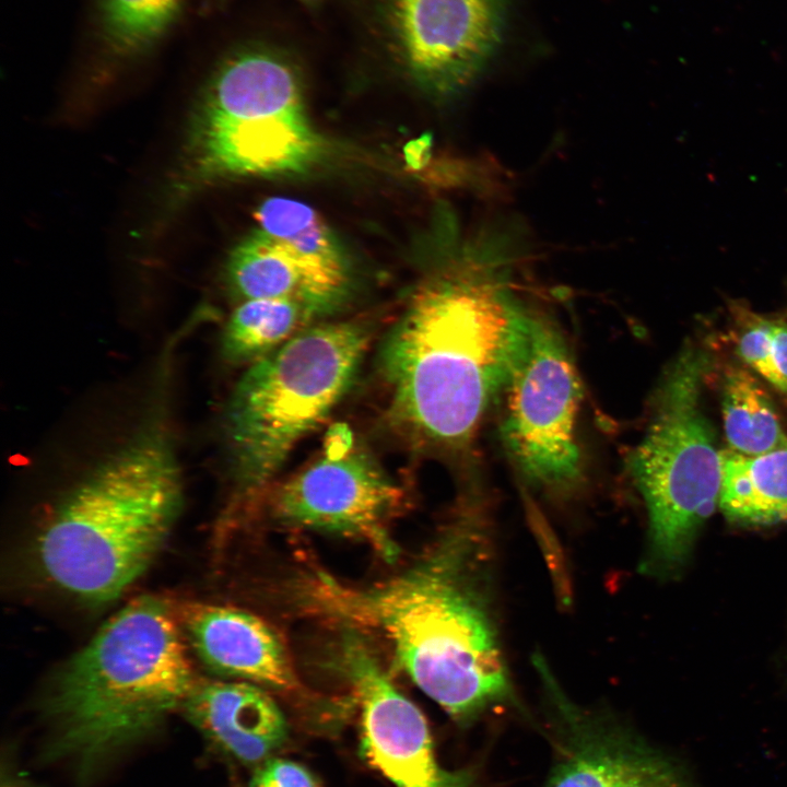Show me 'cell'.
Masks as SVG:
<instances>
[{
  "label": "cell",
  "mask_w": 787,
  "mask_h": 787,
  "mask_svg": "<svg viewBox=\"0 0 787 787\" xmlns=\"http://www.w3.org/2000/svg\"><path fill=\"white\" fill-rule=\"evenodd\" d=\"M317 611L375 630L412 682L456 723L515 702L503 653L494 543L482 496L471 493L424 560L384 583L349 587L318 572Z\"/></svg>",
  "instance_id": "6da1fadb"
},
{
  "label": "cell",
  "mask_w": 787,
  "mask_h": 787,
  "mask_svg": "<svg viewBox=\"0 0 787 787\" xmlns=\"http://www.w3.org/2000/svg\"><path fill=\"white\" fill-rule=\"evenodd\" d=\"M502 263L481 248L426 281L383 341L378 366L390 414L427 446L470 444L524 343L530 314Z\"/></svg>",
  "instance_id": "7a4b0ae2"
},
{
  "label": "cell",
  "mask_w": 787,
  "mask_h": 787,
  "mask_svg": "<svg viewBox=\"0 0 787 787\" xmlns=\"http://www.w3.org/2000/svg\"><path fill=\"white\" fill-rule=\"evenodd\" d=\"M185 637L163 597H137L111 616L48 696V759L91 778L181 710L200 681Z\"/></svg>",
  "instance_id": "3957f363"
},
{
  "label": "cell",
  "mask_w": 787,
  "mask_h": 787,
  "mask_svg": "<svg viewBox=\"0 0 787 787\" xmlns=\"http://www.w3.org/2000/svg\"><path fill=\"white\" fill-rule=\"evenodd\" d=\"M183 475L157 421L101 461L36 540L45 577L87 602L116 599L155 559L181 509Z\"/></svg>",
  "instance_id": "277c9868"
},
{
  "label": "cell",
  "mask_w": 787,
  "mask_h": 787,
  "mask_svg": "<svg viewBox=\"0 0 787 787\" xmlns=\"http://www.w3.org/2000/svg\"><path fill=\"white\" fill-rule=\"evenodd\" d=\"M368 341L361 324H315L248 366L226 410L239 500L259 496L295 446L341 401Z\"/></svg>",
  "instance_id": "5b68a950"
},
{
  "label": "cell",
  "mask_w": 787,
  "mask_h": 787,
  "mask_svg": "<svg viewBox=\"0 0 787 787\" xmlns=\"http://www.w3.org/2000/svg\"><path fill=\"white\" fill-rule=\"evenodd\" d=\"M190 131L192 165L204 177L299 173L320 152L297 69L265 46L222 60L202 90Z\"/></svg>",
  "instance_id": "8992f818"
},
{
  "label": "cell",
  "mask_w": 787,
  "mask_h": 787,
  "mask_svg": "<svg viewBox=\"0 0 787 787\" xmlns=\"http://www.w3.org/2000/svg\"><path fill=\"white\" fill-rule=\"evenodd\" d=\"M706 355L684 349L657 389L631 473L648 515L641 571L670 576L686 562L694 539L719 501L720 450L701 404Z\"/></svg>",
  "instance_id": "52a82bcc"
},
{
  "label": "cell",
  "mask_w": 787,
  "mask_h": 787,
  "mask_svg": "<svg viewBox=\"0 0 787 787\" xmlns=\"http://www.w3.org/2000/svg\"><path fill=\"white\" fill-rule=\"evenodd\" d=\"M502 391V438L518 471L548 493L575 491L584 480L580 385L566 343L549 321L530 315Z\"/></svg>",
  "instance_id": "ba28073f"
},
{
  "label": "cell",
  "mask_w": 787,
  "mask_h": 787,
  "mask_svg": "<svg viewBox=\"0 0 787 787\" xmlns=\"http://www.w3.org/2000/svg\"><path fill=\"white\" fill-rule=\"evenodd\" d=\"M401 498L397 484L339 426L314 462L270 491L268 510L281 525L354 538L392 562L399 550L388 525Z\"/></svg>",
  "instance_id": "9c48e42d"
},
{
  "label": "cell",
  "mask_w": 787,
  "mask_h": 787,
  "mask_svg": "<svg viewBox=\"0 0 787 787\" xmlns=\"http://www.w3.org/2000/svg\"><path fill=\"white\" fill-rule=\"evenodd\" d=\"M388 44L426 92L449 96L470 85L503 39L505 0H380Z\"/></svg>",
  "instance_id": "30bf717a"
},
{
  "label": "cell",
  "mask_w": 787,
  "mask_h": 787,
  "mask_svg": "<svg viewBox=\"0 0 787 787\" xmlns=\"http://www.w3.org/2000/svg\"><path fill=\"white\" fill-rule=\"evenodd\" d=\"M533 665L555 744L544 787H693L681 768L618 719L571 700L541 655Z\"/></svg>",
  "instance_id": "8fae6325"
},
{
  "label": "cell",
  "mask_w": 787,
  "mask_h": 787,
  "mask_svg": "<svg viewBox=\"0 0 787 787\" xmlns=\"http://www.w3.org/2000/svg\"><path fill=\"white\" fill-rule=\"evenodd\" d=\"M340 665L360 708V751L371 766L393 787L473 786L471 771L439 764L424 715L357 637H344Z\"/></svg>",
  "instance_id": "7c38bea8"
},
{
  "label": "cell",
  "mask_w": 787,
  "mask_h": 787,
  "mask_svg": "<svg viewBox=\"0 0 787 787\" xmlns=\"http://www.w3.org/2000/svg\"><path fill=\"white\" fill-rule=\"evenodd\" d=\"M187 638L213 670L289 694H302L289 651L262 619L237 608L189 602L179 609Z\"/></svg>",
  "instance_id": "4fadbf2b"
},
{
  "label": "cell",
  "mask_w": 787,
  "mask_h": 787,
  "mask_svg": "<svg viewBox=\"0 0 787 787\" xmlns=\"http://www.w3.org/2000/svg\"><path fill=\"white\" fill-rule=\"evenodd\" d=\"M181 712L204 739L245 764L269 759L287 737L279 705L246 681L200 680Z\"/></svg>",
  "instance_id": "5bb4252c"
},
{
  "label": "cell",
  "mask_w": 787,
  "mask_h": 787,
  "mask_svg": "<svg viewBox=\"0 0 787 787\" xmlns=\"http://www.w3.org/2000/svg\"><path fill=\"white\" fill-rule=\"evenodd\" d=\"M256 220L296 266L317 305L328 314L340 306L350 289V270L318 212L302 201L272 197L260 204Z\"/></svg>",
  "instance_id": "9a60e30c"
},
{
  "label": "cell",
  "mask_w": 787,
  "mask_h": 787,
  "mask_svg": "<svg viewBox=\"0 0 787 787\" xmlns=\"http://www.w3.org/2000/svg\"><path fill=\"white\" fill-rule=\"evenodd\" d=\"M718 506L732 522L771 526L787 520V446L761 455L720 450Z\"/></svg>",
  "instance_id": "2e32d148"
},
{
  "label": "cell",
  "mask_w": 787,
  "mask_h": 787,
  "mask_svg": "<svg viewBox=\"0 0 787 787\" xmlns=\"http://www.w3.org/2000/svg\"><path fill=\"white\" fill-rule=\"evenodd\" d=\"M324 315L304 304L279 298L243 301L224 328L221 350L234 364H252L313 326Z\"/></svg>",
  "instance_id": "e0dca14e"
},
{
  "label": "cell",
  "mask_w": 787,
  "mask_h": 787,
  "mask_svg": "<svg viewBox=\"0 0 787 787\" xmlns=\"http://www.w3.org/2000/svg\"><path fill=\"white\" fill-rule=\"evenodd\" d=\"M230 287L243 301H294L327 315L314 301L302 274L284 251L259 228L239 243L227 261Z\"/></svg>",
  "instance_id": "ac0fdd59"
},
{
  "label": "cell",
  "mask_w": 787,
  "mask_h": 787,
  "mask_svg": "<svg viewBox=\"0 0 787 787\" xmlns=\"http://www.w3.org/2000/svg\"><path fill=\"white\" fill-rule=\"evenodd\" d=\"M721 415L733 451L754 456L787 446V435L770 396L745 368L731 366L726 371Z\"/></svg>",
  "instance_id": "d6986e66"
},
{
  "label": "cell",
  "mask_w": 787,
  "mask_h": 787,
  "mask_svg": "<svg viewBox=\"0 0 787 787\" xmlns=\"http://www.w3.org/2000/svg\"><path fill=\"white\" fill-rule=\"evenodd\" d=\"M183 0H101V28L107 48L129 58L146 51L165 33Z\"/></svg>",
  "instance_id": "ffe728a7"
},
{
  "label": "cell",
  "mask_w": 787,
  "mask_h": 787,
  "mask_svg": "<svg viewBox=\"0 0 787 787\" xmlns=\"http://www.w3.org/2000/svg\"><path fill=\"white\" fill-rule=\"evenodd\" d=\"M248 787H320V785L301 764L269 757L258 764Z\"/></svg>",
  "instance_id": "44dd1931"
},
{
  "label": "cell",
  "mask_w": 787,
  "mask_h": 787,
  "mask_svg": "<svg viewBox=\"0 0 787 787\" xmlns=\"http://www.w3.org/2000/svg\"><path fill=\"white\" fill-rule=\"evenodd\" d=\"M773 354L772 380L776 388L787 400V322L772 319Z\"/></svg>",
  "instance_id": "7402d4cb"
},
{
  "label": "cell",
  "mask_w": 787,
  "mask_h": 787,
  "mask_svg": "<svg viewBox=\"0 0 787 787\" xmlns=\"http://www.w3.org/2000/svg\"><path fill=\"white\" fill-rule=\"evenodd\" d=\"M298 1L304 2V3H315L318 0H298Z\"/></svg>",
  "instance_id": "603a6c76"
}]
</instances>
